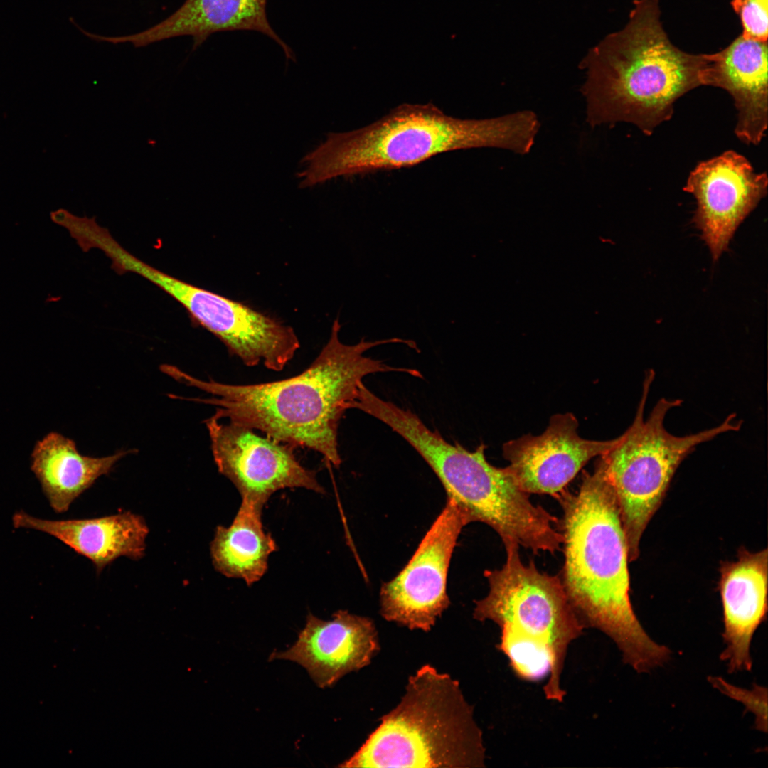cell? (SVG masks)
Returning <instances> with one entry per match:
<instances>
[{
  "label": "cell",
  "mask_w": 768,
  "mask_h": 768,
  "mask_svg": "<svg viewBox=\"0 0 768 768\" xmlns=\"http://www.w3.org/2000/svg\"><path fill=\"white\" fill-rule=\"evenodd\" d=\"M336 319L330 337L319 354L302 373L284 380L245 385L202 380L174 367L171 376L212 395L194 399L216 407L213 416L252 428L293 447L319 453L329 464L339 466L338 429L351 409L365 377L398 372L421 378L414 368L394 367L365 353L375 346L404 343L410 340L391 338L353 345L342 343Z\"/></svg>",
  "instance_id": "cell-1"
},
{
  "label": "cell",
  "mask_w": 768,
  "mask_h": 768,
  "mask_svg": "<svg viewBox=\"0 0 768 768\" xmlns=\"http://www.w3.org/2000/svg\"><path fill=\"white\" fill-rule=\"evenodd\" d=\"M554 496L562 510L560 578L581 623L610 638L636 672L663 666L671 651L646 634L629 598L626 538L601 458L577 491L563 489Z\"/></svg>",
  "instance_id": "cell-2"
},
{
  "label": "cell",
  "mask_w": 768,
  "mask_h": 768,
  "mask_svg": "<svg viewBox=\"0 0 768 768\" xmlns=\"http://www.w3.org/2000/svg\"><path fill=\"white\" fill-rule=\"evenodd\" d=\"M541 124L523 110L487 119H459L432 103L402 104L361 129L329 133L302 160L299 186L309 188L340 176L416 166L438 154L497 148L524 156Z\"/></svg>",
  "instance_id": "cell-3"
},
{
  "label": "cell",
  "mask_w": 768,
  "mask_h": 768,
  "mask_svg": "<svg viewBox=\"0 0 768 768\" xmlns=\"http://www.w3.org/2000/svg\"><path fill=\"white\" fill-rule=\"evenodd\" d=\"M705 54L673 45L661 21L659 0H635L621 30L607 35L580 63L585 121L592 128L627 122L651 135L669 120L681 96L703 85Z\"/></svg>",
  "instance_id": "cell-4"
},
{
  "label": "cell",
  "mask_w": 768,
  "mask_h": 768,
  "mask_svg": "<svg viewBox=\"0 0 768 768\" xmlns=\"http://www.w3.org/2000/svg\"><path fill=\"white\" fill-rule=\"evenodd\" d=\"M505 563L488 570L489 592L476 602L474 618L500 629L498 650L519 678H547L543 693L558 703L566 695L561 678L569 646L585 629L570 604L560 578L524 563L519 546H504Z\"/></svg>",
  "instance_id": "cell-5"
},
{
  "label": "cell",
  "mask_w": 768,
  "mask_h": 768,
  "mask_svg": "<svg viewBox=\"0 0 768 768\" xmlns=\"http://www.w3.org/2000/svg\"><path fill=\"white\" fill-rule=\"evenodd\" d=\"M383 422L423 458L469 523L488 525L504 546L515 544L535 553L561 549L560 520L534 504L507 467L488 462L484 444L469 451L452 444L415 413L396 405L385 412Z\"/></svg>",
  "instance_id": "cell-6"
},
{
  "label": "cell",
  "mask_w": 768,
  "mask_h": 768,
  "mask_svg": "<svg viewBox=\"0 0 768 768\" xmlns=\"http://www.w3.org/2000/svg\"><path fill=\"white\" fill-rule=\"evenodd\" d=\"M338 767H485L483 732L459 682L426 664L398 705Z\"/></svg>",
  "instance_id": "cell-7"
},
{
  "label": "cell",
  "mask_w": 768,
  "mask_h": 768,
  "mask_svg": "<svg viewBox=\"0 0 768 768\" xmlns=\"http://www.w3.org/2000/svg\"><path fill=\"white\" fill-rule=\"evenodd\" d=\"M654 377L653 371H648L630 427L600 456L619 511L629 562L638 558L641 538L686 457L699 444L741 427L736 416L730 415L715 427L685 436L672 434L666 429L664 420L670 410L681 405L680 400L661 398L644 417Z\"/></svg>",
  "instance_id": "cell-8"
},
{
  "label": "cell",
  "mask_w": 768,
  "mask_h": 768,
  "mask_svg": "<svg viewBox=\"0 0 768 768\" xmlns=\"http://www.w3.org/2000/svg\"><path fill=\"white\" fill-rule=\"evenodd\" d=\"M468 523L462 511L447 498L407 564L381 587L380 614L385 620L430 631L450 604L449 567L458 537Z\"/></svg>",
  "instance_id": "cell-9"
},
{
  "label": "cell",
  "mask_w": 768,
  "mask_h": 768,
  "mask_svg": "<svg viewBox=\"0 0 768 768\" xmlns=\"http://www.w3.org/2000/svg\"><path fill=\"white\" fill-rule=\"evenodd\" d=\"M206 425L218 471L233 484L242 498L265 504L274 493L284 489L324 493L315 473L297 459L292 446L213 415Z\"/></svg>",
  "instance_id": "cell-10"
},
{
  "label": "cell",
  "mask_w": 768,
  "mask_h": 768,
  "mask_svg": "<svg viewBox=\"0 0 768 768\" xmlns=\"http://www.w3.org/2000/svg\"><path fill=\"white\" fill-rule=\"evenodd\" d=\"M766 172L757 173L741 154L729 150L698 164L683 191L697 202L693 221L713 261L728 248L736 230L767 193Z\"/></svg>",
  "instance_id": "cell-11"
},
{
  "label": "cell",
  "mask_w": 768,
  "mask_h": 768,
  "mask_svg": "<svg viewBox=\"0 0 768 768\" xmlns=\"http://www.w3.org/2000/svg\"><path fill=\"white\" fill-rule=\"evenodd\" d=\"M577 427L572 414H557L542 434H526L503 444L506 467L523 491L554 496L591 459L606 454L619 439H586L578 434Z\"/></svg>",
  "instance_id": "cell-12"
},
{
  "label": "cell",
  "mask_w": 768,
  "mask_h": 768,
  "mask_svg": "<svg viewBox=\"0 0 768 768\" xmlns=\"http://www.w3.org/2000/svg\"><path fill=\"white\" fill-rule=\"evenodd\" d=\"M331 620L309 614L297 640L269 661L287 660L304 667L320 688L331 687L345 675L368 666L380 650L370 619L338 610Z\"/></svg>",
  "instance_id": "cell-13"
},
{
  "label": "cell",
  "mask_w": 768,
  "mask_h": 768,
  "mask_svg": "<svg viewBox=\"0 0 768 768\" xmlns=\"http://www.w3.org/2000/svg\"><path fill=\"white\" fill-rule=\"evenodd\" d=\"M720 575L725 644L720 659L730 673L750 671L752 636L767 619V549L752 553L741 547L736 561L721 563Z\"/></svg>",
  "instance_id": "cell-14"
},
{
  "label": "cell",
  "mask_w": 768,
  "mask_h": 768,
  "mask_svg": "<svg viewBox=\"0 0 768 768\" xmlns=\"http://www.w3.org/2000/svg\"><path fill=\"white\" fill-rule=\"evenodd\" d=\"M703 85L727 91L737 111L735 133L747 144H759L768 121L767 42L739 36L723 50L705 54Z\"/></svg>",
  "instance_id": "cell-15"
},
{
  "label": "cell",
  "mask_w": 768,
  "mask_h": 768,
  "mask_svg": "<svg viewBox=\"0 0 768 768\" xmlns=\"http://www.w3.org/2000/svg\"><path fill=\"white\" fill-rule=\"evenodd\" d=\"M267 0H186L171 16L141 32L107 36L112 44L131 43L144 47L178 36H189L193 49L210 35L225 31H254L275 41L288 59L294 60L292 49L270 26L266 14Z\"/></svg>",
  "instance_id": "cell-16"
},
{
  "label": "cell",
  "mask_w": 768,
  "mask_h": 768,
  "mask_svg": "<svg viewBox=\"0 0 768 768\" xmlns=\"http://www.w3.org/2000/svg\"><path fill=\"white\" fill-rule=\"evenodd\" d=\"M12 523L15 528L35 530L54 537L90 560L97 575L120 557L142 559L149 533L144 518L131 511L98 518L48 520L18 511L12 516Z\"/></svg>",
  "instance_id": "cell-17"
},
{
  "label": "cell",
  "mask_w": 768,
  "mask_h": 768,
  "mask_svg": "<svg viewBox=\"0 0 768 768\" xmlns=\"http://www.w3.org/2000/svg\"><path fill=\"white\" fill-rule=\"evenodd\" d=\"M133 450H121L102 457L80 454L75 442L50 432L38 440L31 453V469L38 480L50 506L65 513L71 504L102 476Z\"/></svg>",
  "instance_id": "cell-18"
},
{
  "label": "cell",
  "mask_w": 768,
  "mask_h": 768,
  "mask_svg": "<svg viewBox=\"0 0 768 768\" xmlns=\"http://www.w3.org/2000/svg\"><path fill=\"white\" fill-rule=\"evenodd\" d=\"M264 506L242 498L231 524L217 526L210 546L214 568L227 577L244 580L249 586L263 577L270 554L277 550L275 540L263 527Z\"/></svg>",
  "instance_id": "cell-19"
},
{
  "label": "cell",
  "mask_w": 768,
  "mask_h": 768,
  "mask_svg": "<svg viewBox=\"0 0 768 768\" xmlns=\"http://www.w3.org/2000/svg\"><path fill=\"white\" fill-rule=\"evenodd\" d=\"M768 0H732L731 6L740 16L745 38L767 42Z\"/></svg>",
  "instance_id": "cell-20"
},
{
  "label": "cell",
  "mask_w": 768,
  "mask_h": 768,
  "mask_svg": "<svg viewBox=\"0 0 768 768\" xmlns=\"http://www.w3.org/2000/svg\"><path fill=\"white\" fill-rule=\"evenodd\" d=\"M712 685L724 694L742 702L756 716L757 728L767 732V688L755 685L752 690L732 686L719 677L710 678Z\"/></svg>",
  "instance_id": "cell-21"
}]
</instances>
